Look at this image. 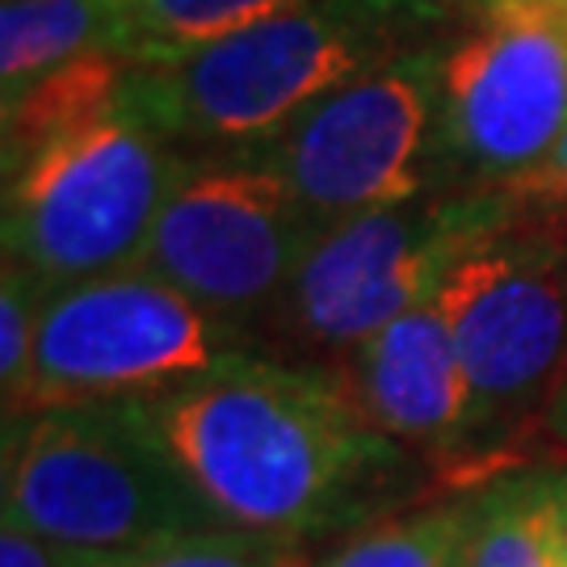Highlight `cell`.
I'll use <instances>...</instances> for the list:
<instances>
[{
    "mask_svg": "<svg viewBox=\"0 0 567 567\" xmlns=\"http://www.w3.org/2000/svg\"><path fill=\"white\" fill-rule=\"evenodd\" d=\"M143 412L224 526L278 543L365 526L416 475L332 365L252 353L143 400Z\"/></svg>",
    "mask_w": 567,
    "mask_h": 567,
    "instance_id": "obj_1",
    "label": "cell"
},
{
    "mask_svg": "<svg viewBox=\"0 0 567 567\" xmlns=\"http://www.w3.org/2000/svg\"><path fill=\"white\" fill-rule=\"evenodd\" d=\"M386 0H299L173 63L131 72L126 110L185 156L252 152L365 68L425 42Z\"/></svg>",
    "mask_w": 567,
    "mask_h": 567,
    "instance_id": "obj_2",
    "label": "cell"
},
{
    "mask_svg": "<svg viewBox=\"0 0 567 567\" xmlns=\"http://www.w3.org/2000/svg\"><path fill=\"white\" fill-rule=\"evenodd\" d=\"M505 198L433 295L466 379L454 471L517 463L567 383V203Z\"/></svg>",
    "mask_w": 567,
    "mask_h": 567,
    "instance_id": "obj_3",
    "label": "cell"
},
{
    "mask_svg": "<svg viewBox=\"0 0 567 567\" xmlns=\"http://www.w3.org/2000/svg\"><path fill=\"white\" fill-rule=\"evenodd\" d=\"M4 526L55 547L143 555L224 522L143 404H81L4 421Z\"/></svg>",
    "mask_w": 567,
    "mask_h": 567,
    "instance_id": "obj_4",
    "label": "cell"
},
{
    "mask_svg": "<svg viewBox=\"0 0 567 567\" xmlns=\"http://www.w3.org/2000/svg\"><path fill=\"white\" fill-rule=\"evenodd\" d=\"M505 189L433 194L311 236L261 328L274 358L344 365L374 332L429 303L446 269L505 210Z\"/></svg>",
    "mask_w": 567,
    "mask_h": 567,
    "instance_id": "obj_5",
    "label": "cell"
},
{
    "mask_svg": "<svg viewBox=\"0 0 567 567\" xmlns=\"http://www.w3.org/2000/svg\"><path fill=\"white\" fill-rule=\"evenodd\" d=\"M252 353H269L252 332L143 265L118 269L47 295L30 383L4 421L47 408L143 404Z\"/></svg>",
    "mask_w": 567,
    "mask_h": 567,
    "instance_id": "obj_6",
    "label": "cell"
},
{
    "mask_svg": "<svg viewBox=\"0 0 567 567\" xmlns=\"http://www.w3.org/2000/svg\"><path fill=\"white\" fill-rule=\"evenodd\" d=\"M185 161L131 110L51 143L4 173V261L51 295L135 269Z\"/></svg>",
    "mask_w": 567,
    "mask_h": 567,
    "instance_id": "obj_7",
    "label": "cell"
},
{
    "mask_svg": "<svg viewBox=\"0 0 567 567\" xmlns=\"http://www.w3.org/2000/svg\"><path fill=\"white\" fill-rule=\"evenodd\" d=\"M437 63L442 39L416 42L332 89L274 143L252 147L286 177L311 236L416 198L463 194L437 135Z\"/></svg>",
    "mask_w": 567,
    "mask_h": 567,
    "instance_id": "obj_8",
    "label": "cell"
},
{
    "mask_svg": "<svg viewBox=\"0 0 567 567\" xmlns=\"http://www.w3.org/2000/svg\"><path fill=\"white\" fill-rule=\"evenodd\" d=\"M437 135L454 189H505L567 135V0L471 13L437 63Z\"/></svg>",
    "mask_w": 567,
    "mask_h": 567,
    "instance_id": "obj_9",
    "label": "cell"
},
{
    "mask_svg": "<svg viewBox=\"0 0 567 567\" xmlns=\"http://www.w3.org/2000/svg\"><path fill=\"white\" fill-rule=\"evenodd\" d=\"M307 244L303 210L261 152H210L185 161L140 265L261 341Z\"/></svg>",
    "mask_w": 567,
    "mask_h": 567,
    "instance_id": "obj_10",
    "label": "cell"
},
{
    "mask_svg": "<svg viewBox=\"0 0 567 567\" xmlns=\"http://www.w3.org/2000/svg\"><path fill=\"white\" fill-rule=\"evenodd\" d=\"M337 370L379 433L454 471L466 429V379L437 299L374 332Z\"/></svg>",
    "mask_w": 567,
    "mask_h": 567,
    "instance_id": "obj_11",
    "label": "cell"
},
{
    "mask_svg": "<svg viewBox=\"0 0 567 567\" xmlns=\"http://www.w3.org/2000/svg\"><path fill=\"white\" fill-rule=\"evenodd\" d=\"M135 63L118 51H89L47 72L13 102H4V173L21 168L51 143L72 140L126 110Z\"/></svg>",
    "mask_w": 567,
    "mask_h": 567,
    "instance_id": "obj_12",
    "label": "cell"
},
{
    "mask_svg": "<svg viewBox=\"0 0 567 567\" xmlns=\"http://www.w3.org/2000/svg\"><path fill=\"white\" fill-rule=\"evenodd\" d=\"M555 487L559 466L517 471L466 496L458 567H564Z\"/></svg>",
    "mask_w": 567,
    "mask_h": 567,
    "instance_id": "obj_13",
    "label": "cell"
},
{
    "mask_svg": "<svg viewBox=\"0 0 567 567\" xmlns=\"http://www.w3.org/2000/svg\"><path fill=\"white\" fill-rule=\"evenodd\" d=\"M110 51L140 68L173 63L244 25L282 13L299 0H105Z\"/></svg>",
    "mask_w": 567,
    "mask_h": 567,
    "instance_id": "obj_14",
    "label": "cell"
},
{
    "mask_svg": "<svg viewBox=\"0 0 567 567\" xmlns=\"http://www.w3.org/2000/svg\"><path fill=\"white\" fill-rule=\"evenodd\" d=\"M110 51L105 0H4L0 4V89L13 102L60 63Z\"/></svg>",
    "mask_w": 567,
    "mask_h": 567,
    "instance_id": "obj_15",
    "label": "cell"
},
{
    "mask_svg": "<svg viewBox=\"0 0 567 567\" xmlns=\"http://www.w3.org/2000/svg\"><path fill=\"white\" fill-rule=\"evenodd\" d=\"M463 534L466 501H450L365 529L332 550L320 567H458Z\"/></svg>",
    "mask_w": 567,
    "mask_h": 567,
    "instance_id": "obj_16",
    "label": "cell"
},
{
    "mask_svg": "<svg viewBox=\"0 0 567 567\" xmlns=\"http://www.w3.org/2000/svg\"><path fill=\"white\" fill-rule=\"evenodd\" d=\"M118 567H303L299 543H278L248 529H203L143 555H122Z\"/></svg>",
    "mask_w": 567,
    "mask_h": 567,
    "instance_id": "obj_17",
    "label": "cell"
},
{
    "mask_svg": "<svg viewBox=\"0 0 567 567\" xmlns=\"http://www.w3.org/2000/svg\"><path fill=\"white\" fill-rule=\"evenodd\" d=\"M47 295L51 290L34 274L4 261V278H0V391H4V416L21 404L25 383H30Z\"/></svg>",
    "mask_w": 567,
    "mask_h": 567,
    "instance_id": "obj_18",
    "label": "cell"
},
{
    "mask_svg": "<svg viewBox=\"0 0 567 567\" xmlns=\"http://www.w3.org/2000/svg\"><path fill=\"white\" fill-rule=\"evenodd\" d=\"M122 555H93V550L55 547L18 526L0 529V567H118Z\"/></svg>",
    "mask_w": 567,
    "mask_h": 567,
    "instance_id": "obj_19",
    "label": "cell"
},
{
    "mask_svg": "<svg viewBox=\"0 0 567 567\" xmlns=\"http://www.w3.org/2000/svg\"><path fill=\"white\" fill-rule=\"evenodd\" d=\"M505 194H513V198H538V203H567V135L555 143V152L529 177L505 185Z\"/></svg>",
    "mask_w": 567,
    "mask_h": 567,
    "instance_id": "obj_20",
    "label": "cell"
},
{
    "mask_svg": "<svg viewBox=\"0 0 567 567\" xmlns=\"http://www.w3.org/2000/svg\"><path fill=\"white\" fill-rule=\"evenodd\" d=\"M386 4L408 9V13L429 18V21H450L454 13H484V9L501 4V0H386Z\"/></svg>",
    "mask_w": 567,
    "mask_h": 567,
    "instance_id": "obj_21",
    "label": "cell"
},
{
    "mask_svg": "<svg viewBox=\"0 0 567 567\" xmlns=\"http://www.w3.org/2000/svg\"><path fill=\"white\" fill-rule=\"evenodd\" d=\"M543 437H547V442H555V446H567V383H564V391H559V400H555V408H550V416H547V429H543Z\"/></svg>",
    "mask_w": 567,
    "mask_h": 567,
    "instance_id": "obj_22",
    "label": "cell"
},
{
    "mask_svg": "<svg viewBox=\"0 0 567 567\" xmlns=\"http://www.w3.org/2000/svg\"><path fill=\"white\" fill-rule=\"evenodd\" d=\"M555 501H559V555H564V567H567V471H559Z\"/></svg>",
    "mask_w": 567,
    "mask_h": 567,
    "instance_id": "obj_23",
    "label": "cell"
}]
</instances>
